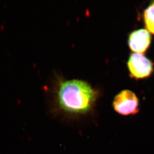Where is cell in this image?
Masks as SVG:
<instances>
[{
	"instance_id": "obj_4",
	"label": "cell",
	"mask_w": 154,
	"mask_h": 154,
	"mask_svg": "<svg viewBox=\"0 0 154 154\" xmlns=\"http://www.w3.org/2000/svg\"><path fill=\"white\" fill-rule=\"evenodd\" d=\"M151 42V36L147 29H140L134 31L128 37L130 49L136 53L142 54L149 49Z\"/></svg>"
},
{
	"instance_id": "obj_6",
	"label": "cell",
	"mask_w": 154,
	"mask_h": 154,
	"mask_svg": "<svg viewBox=\"0 0 154 154\" xmlns=\"http://www.w3.org/2000/svg\"><path fill=\"white\" fill-rule=\"evenodd\" d=\"M153 1H154V0H153Z\"/></svg>"
},
{
	"instance_id": "obj_5",
	"label": "cell",
	"mask_w": 154,
	"mask_h": 154,
	"mask_svg": "<svg viewBox=\"0 0 154 154\" xmlns=\"http://www.w3.org/2000/svg\"><path fill=\"white\" fill-rule=\"evenodd\" d=\"M144 20L147 30L154 34V1L144 11Z\"/></svg>"
},
{
	"instance_id": "obj_1",
	"label": "cell",
	"mask_w": 154,
	"mask_h": 154,
	"mask_svg": "<svg viewBox=\"0 0 154 154\" xmlns=\"http://www.w3.org/2000/svg\"><path fill=\"white\" fill-rule=\"evenodd\" d=\"M100 97L99 91L86 81L58 79L51 95L52 111L68 118L91 114Z\"/></svg>"
},
{
	"instance_id": "obj_3",
	"label": "cell",
	"mask_w": 154,
	"mask_h": 154,
	"mask_svg": "<svg viewBox=\"0 0 154 154\" xmlns=\"http://www.w3.org/2000/svg\"><path fill=\"white\" fill-rule=\"evenodd\" d=\"M130 75L139 80L148 78L154 72L153 63L140 53H132L127 62Z\"/></svg>"
},
{
	"instance_id": "obj_2",
	"label": "cell",
	"mask_w": 154,
	"mask_h": 154,
	"mask_svg": "<svg viewBox=\"0 0 154 154\" xmlns=\"http://www.w3.org/2000/svg\"><path fill=\"white\" fill-rule=\"evenodd\" d=\"M112 107L116 112L121 116H134L139 111V100L133 91L123 90L115 96Z\"/></svg>"
}]
</instances>
